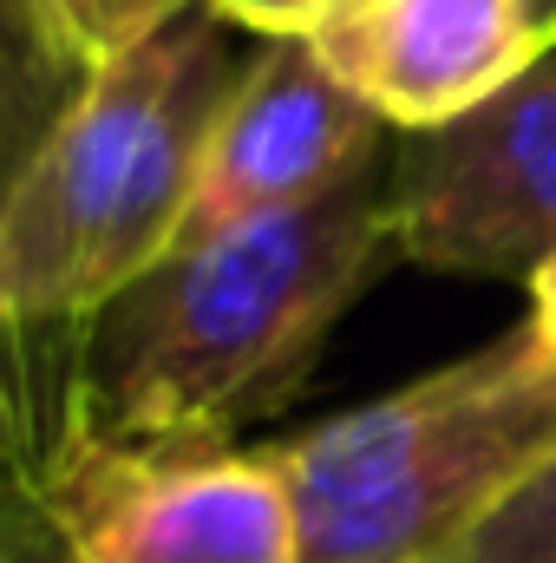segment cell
Masks as SVG:
<instances>
[{
	"instance_id": "cell-3",
	"label": "cell",
	"mask_w": 556,
	"mask_h": 563,
	"mask_svg": "<svg viewBox=\"0 0 556 563\" xmlns=\"http://www.w3.org/2000/svg\"><path fill=\"white\" fill-rule=\"evenodd\" d=\"M556 445V354L531 321L269 445L301 563H445Z\"/></svg>"
},
{
	"instance_id": "cell-8",
	"label": "cell",
	"mask_w": 556,
	"mask_h": 563,
	"mask_svg": "<svg viewBox=\"0 0 556 563\" xmlns=\"http://www.w3.org/2000/svg\"><path fill=\"white\" fill-rule=\"evenodd\" d=\"M86 66L46 33L33 0H0V197L86 92Z\"/></svg>"
},
{
	"instance_id": "cell-4",
	"label": "cell",
	"mask_w": 556,
	"mask_h": 563,
	"mask_svg": "<svg viewBox=\"0 0 556 563\" xmlns=\"http://www.w3.org/2000/svg\"><path fill=\"white\" fill-rule=\"evenodd\" d=\"M46 492L79 563H301L269 445H99L66 420Z\"/></svg>"
},
{
	"instance_id": "cell-6",
	"label": "cell",
	"mask_w": 556,
	"mask_h": 563,
	"mask_svg": "<svg viewBox=\"0 0 556 563\" xmlns=\"http://www.w3.org/2000/svg\"><path fill=\"white\" fill-rule=\"evenodd\" d=\"M380 139H387V119L354 86L334 79V66L314 53L308 33L269 40L236 79L216 132L203 144L170 256L341 190L347 177L380 164Z\"/></svg>"
},
{
	"instance_id": "cell-9",
	"label": "cell",
	"mask_w": 556,
	"mask_h": 563,
	"mask_svg": "<svg viewBox=\"0 0 556 563\" xmlns=\"http://www.w3.org/2000/svg\"><path fill=\"white\" fill-rule=\"evenodd\" d=\"M66 420H73V407L53 426L0 445V563H79L59 511H53V492H46V452L66 432Z\"/></svg>"
},
{
	"instance_id": "cell-14",
	"label": "cell",
	"mask_w": 556,
	"mask_h": 563,
	"mask_svg": "<svg viewBox=\"0 0 556 563\" xmlns=\"http://www.w3.org/2000/svg\"><path fill=\"white\" fill-rule=\"evenodd\" d=\"M524 321L544 334V347L556 354V256L537 269V276H531V314H524Z\"/></svg>"
},
{
	"instance_id": "cell-12",
	"label": "cell",
	"mask_w": 556,
	"mask_h": 563,
	"mask_svg": "<svg viewBox=\"0 0 556 563\" xmlns=\"http://www.w3.org/2000/svg\"><path fill=\"white\" fill-rule=\"evenodd\" d=\"M33 7H40L46 33H53L86 73H99L105 59H119V53H132L138 40H151L164 20H177L190 0H33Z\"/></svg>"
},
{
	"instance_id": "cell-11",
	"label": "cell",
	"mask_w": 556,
	"mask_h": 563,
	"mask_svg": "<svg viewBox=\"0 0 556 563\" xmlns=\"http://www.w3.org/2000/svg\"><path fill=\"white\" fill-rule=\"evenodd\" d=\"M73 407V334H7L0 341V445L53 426Z\"/></svg>"
},
{
	"instance_id": "cell-1",
	"label": "cell",
	"mask_w": 556,
	"mask_h": 563,
	"mask_svg": "<svg viewBox=\"0 0 556 563\" xmlns=\"http://www.w3.org/2000/svg\"><path fill=\"white\" fill-rule=\"evenodd\" d=\"M393 250L387 170L223 230L125 282L73 328V432L99 445H230L308 380Z\"/></svg>"
},
{
	"instance_id": "cell-7",
	"label": "cell",
	"mask_w": 556,
	"mask_h": 563,
	"mask_svg": "<svg viewBox=\"0 0 556 563\" xmlns=\"http://www.w3.org/2000/svg\"><path fill=\"white\" fill-rule=\"evenodd\" d=\"M308 40L341 86L407 132L478 112L537 59H551L518 0H367L321 20Z\"/></svg>"
},
{
	"instance_id": "cell-10",
	"label": "cell",
	"mask_w": 556,
	"mask_h": 563,
	"mask_svg": "<svg viewBox=\"0 0 556 563\" xmlns=\"http://www.w3.org/2000/svg\"><path fill=\"white\" fill-rule=\"evenodd\" d=\"M445 563H556V445L465 531Z\"/></svg>"
},
{
	"instance_id": "cell-2",
	"label": "cell",
	"mask_w": 556,
	"mask_h": 563,
	"mask_svg": "<svg viewBox=\"0 0 556 563\" xmlns=\"http://www.w3.org/2000/svg\"><path fill=\"white\" fill-rule=\"evenodd\" d=\"M243 73L230 20L190 0L86 79L0 197V341L73 334L170 256L203 144Z\"/></svg>"
},
{
	"instance_id": "cell-5",
	"label": "cell",
	"mask_w": 556,
	"mask_h": 563,
	"mask_svg": "<svg viewBox=\"0 0 556 563\" xmlns=\"http://www.w3.org/2000/svg\"><path fill=\"white\" fill-rule=\"evenodd\" d=\"M400 263L438 276L531 282L556 256V59L478 112L413 132L387 170Z\"/></svg>"
},
{
	"instance_id": "cell-13",
	"label": "cell",
	"mask_w": 556,
	"mask_h": 563,
	"mask_svg": "<svg viewBox=\"0 0 556 563\" xmlns=\"http://www.w3.org/2000/svg\"><path fill=\"white\" fill-rule=\"evenodd\" d=\"M230 26H243V33H263V40H294V33H314L327 13H334V0H210Z\"/></svg>"
},
{
	"instance_id": "cell-15",
	"label": "cell",
	"mask_w": 556,
	"mask_h": 563,
	"mask_svg": "<svg viewBox=\"0 0 556 563\" xmlns=\"http://www.w3.org/2000/svg\"><path fill=\"white\" fill-rule=\"evenodd\" d=\"M518 7H524V20L537 26V40L556 46V0H518Z\"/></svg>"
},
{
	"instance_id": "cell-16",
	"label": "cell",
	"mask_w": 556,
	"mask_h": 563,
	"mask_svg": "<svg viewBox=\"0 0 556 563\" xmlns=\"http://www.w3.org/2000/svg\"><path fill=\"white\" fill-rule=\"evenodd\" d=\"M347 7H367V0H334V13H347ZM334 13H327V20H334Z\"/></svg>"
}]
</instances>
